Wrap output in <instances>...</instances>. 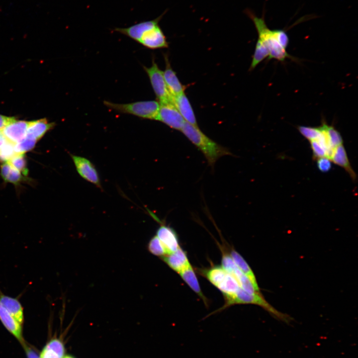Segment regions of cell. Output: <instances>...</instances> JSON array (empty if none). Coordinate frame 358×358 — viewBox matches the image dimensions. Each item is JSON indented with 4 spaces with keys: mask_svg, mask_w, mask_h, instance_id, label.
I'll list each match as a JSON object with an SVG mask.
<instances>
[{
    "mask_svg": "<svg viewBox=\"0 0 358 358\" xmlns=\"http://www.w3.org/2000/svg\"><path fill=\"white\" fill-rule=\"evenodd\" d=\"M222 256L221 259L222 267L229 273L232 275L237 266L235 264L230 255L221 249Z\"/></svg>",
    "mask_w": 358,
    "mask_h": 358,
    "instance_id": "30",
    "label": "cell"
},
{
    "mask_svg": "<svg viewBox=\"0 0 358 358\" xmlns=\"http://www.w3.org/2000/svg\"><path fill=\"white\" fill-rule=\"evenodd\" d=\"M326 136L331 147L335 149L336 147L343 144V139L340 133L333 126L326 123L322 124Z\"/></svg>",
    "mask_w": 358,
    "mask_h": 358,
    "instance_id": "22",
    "label": "cell"
},
{
    "mask_svg": "<svg viewBox=\"0 0 358 358\" xmlns=\"http://www.w3.org/2000/svg\"><path fill=\"white\" fill-rule=\"evenodd\" d=\"M163 14L153 20L143 21L126 28H115L114 31L126 35L144 47L156 49L167 48L168 43L159 23Z\"/></svg>",
    "mask_w": 358,
    "mask_h": 358,
    "instance_id": "1",
    "label": "cell"
},
{
    "mask_svg": "<svg viewBox=\"0 0 358 358\" xmlns=\"http://www.w3.org/2000/svg\"><path fill=\"white\" fill-rule=\"evenodd\" d=\"M156 120L160 121L170 127L181 130L185 120L173 103H160Z\"/></svg>",
    "mask_w": 358,
    "mask_h": 358,
    "instance_id": "8",
    "label": "cell"
},
{
    "mask_svg": "<svg viewBox=\"0 0 358 358\" xmlns=\"http://www.w3.org/2000/svg\"><path fill=\"white\" fill-rule=\"evenodd\" d=\"M0 302L13 318L22 325L24 321L23 308L18 299L6 295L0 289Z\"/></svg>",
    "mask_w": 358,
    "mask_h": 358,
    "instance_id": "14",
    "label": "cell"
},
{
    "mask_svg": "<svg viewBox=\"0 0 358 358\" xmlns=\"http://www.w3.org/2000/svg\"><path fill=\"white\" fill-rule=\"evenodd\" d=\"M298 129L301 135L309 141L316 139L322 132L320 126L319 127H312L299 126Z\"/></svg>",
    "mask_w": 358,
    "mask_h": 358,
    "instance_id": "28",
    "label": "cell"
},
{
    "mask_svg": "<svg viewBox=\"0 0 358 358\" xmlns=\"http://www.w3.org/2000/svg\"><path fill=\"white\" fill-rule=\"evenodd\" d=\"M164 58L166 66L163 72L164 77L170 93L175 97L184 92L185 87L180 83L176 73L173 70L168 55H164Z\"/></svg>",
    "mask_w": 358,
    "mask_h": 358,
    "instance_id": "11",
    "label": "cell"
},
{
    "mask_svg": "<svg viewBox=\"0 0 358 358\" xmlns=\"http://www.w3.org/2000/svg\"><path fill=\"white\" fill-rule=\"evenodd\" d=\"M0 320L8 331L20 341L22 342V325L13 318L0 302Z\"/></svg>",
    "mask_w": 358,
    "mask_h": 358,
    "instance_id": "18",
    "label": "cell"
},
{
    "mask_svg": "<svg viewBox=\"0 0 358 358\" xmlns=\"http://www.w3.org/2000/svg\"><path fill=\"white\" fill-rule=\"evenodd\" d=\"M167 249L168 254L176 251L180 246L178 236L171 227L161 224L157 231V235Z\"/></svg>",
    "mask_w": 358,
    "mask_h": 358,
    "instance_id": "12",
    "label": "cell"
},
{
    "mask_svg": "<svg viewBox=\"0 0 358 358\" xmlns=\"http://www.w3.org/2000/svg\"><path fill=\"white\" fill-rule=\"evenodd\" d=\"M14 117H9L0 114V130H2L6 125L15 121Z\"/></svg>",
    "mask_w": 358,
    "mask_h": 358,
    "instance_id": "33",
    "label": "cell"
},
{
    "mask_svg": "<svg viewBox=\"0 0 358 358\" xmlns=\"http://www.w3.org/2000/svg\"><path fill=\"white\" fill-rule=\"evenodd\" d=\"M182 280L207 305V301L202 292L194 270L190 265L179 273Z\"/></svg>",
    "mask_w": 358,
    "mask_h": 358,
    "instance_id": "19",
    "label": "cell"
},
{
    "mask_svg": "<svg viewBox=\"0 0 358 358\" xmlns=\"http://www.w3.org/2000/svg\"><path fill=\"white\" fill-rule=\"evenodd\" d=\"M317 165L319 170L323 173L329 172L332 167L331 160L327 157L317 159Z\"/></svg>",
    "mask_w": 358,
    "mask_h": 358,
    "instance_id": "32",
    "label": "cell"
},
{
    "mask_svg": "<svg viewBox=\"0 0 358 358\" xmlns=\"http://www.w3.org/2000/svg\"><path fill=\"white\" fill-rule=\"evenodd\" d=\"M28 124L29 121L15 120L1 130L6 139L15 144L25 138Z\"/></svg>",
    "mask_w": 358,
    "mask_h": 358,
    "instance_id": "10",
    "label": "cell"
},
{
    "mask_svg": "<svg viewBox=\"0 0 358 358\" xmlns=\"http://www.w3.org/2000/svg\"><path fill=\"white\" fill-rule=\"evenodd\" d=\"M25 351L28 358H39L37 354L30 348L26 347Z\"/></svg>",
    "mask_w": 358,
    "mask_h": 358,
    "instance_id": "35",
    "label": "cell"
},
{
    "mask_svg": "<svg viewBox=\"0 0 358 358\" xmlns=\"http://www.w3.org/2000/svg\"><path fill=\"white\" fill-rule=\"evenodd\" d=\"M174 104L185 121L198 126L193 110L184 92L174 97Z\"/></svg>",
    "mask_w": 358,
    "mask_h": 358,
    "instance_id": "15",
    "label": "cell"
},
{
    "mask_svg": "<svg viewBox=\"0 0 358 358\" xmlns=\"http://www.w3.org/2000/svg\"><path fill=\"white\" fill-rule=\"evenodd\" d=\"M37 140L26 135L22 140L14 144V149L16 154H24L32 150Z\"/></svg>",
    "mask_w": 358,
    "mask_h": 358,
    "instance_id": "26",
    "label": "cell"
},
{
    "mask_svg": "<svg viewBox=\"0 0 358 358\" xmlns=\"http://www.w3.org/2000/svg\"><path fill=\"white\" fill-rule=\"evenodd\" d=\"M8 163L14 168L19 171L23 175L26 176L28 173L27 162L24 154H15Z\"/></svg>",
    "mask_w": 358,
    "mask_h": 358,
    "instance_id": "25",
    "label": "cell"
},
{
    "mask_svg": "<svg viewBox=\"0 0 358 358\" xmlns=\"http://www.w3.org/2000/svg\"><path fill=\"white\" fill-rule=\"evenodd\" d=\"M162 258L170 268L178 273L191 265L186 252L180 247L176 251L167 255Z\"/></svg>",
    "mask_w": 358,
    "mask_h": 358,
    "instance_id": "13",
    "label": "cell"
},
{
    "mask_svg": "<svg viewBox=\"0 0 358 358\" xmlns=\"http://www.w3.org/2000/svg\"><path fill=\"white\" fill-rule=\"evenodd\" d=\"M147 74L158 101L161 103L174 104V97L170 93L166 85L163 72L160 69L154 58L152 65L147 68L143 66Z\"/></svg>",
    "mask_w": 358,
    "mask_h": 358,
    "instance_id": "7",
    "label": "cell"
},
{
    "mask_svg": "<svg viewBox=\"0 0 358 358\" xmlns=\"http://www.w3.org/2000/svg\"><path fill=\"white\" fill-rule=\"evenodd\" d=\"M250 16L258 31L257 41L264 45L268 50V59H274L283 62L287 58H290L286 50L289 43V38L286 32L280 29H270L267 26L264 17H258L251 13Z\"/></svg>",
    "mask_w": 358,
    "mask_h": 358,
    "instance_id": "2",
    "label": "cell"
},
{
    "mask_svg": "<svg viewBox=\"0 0 358 358\" xmlns=\"http://www.w3.org/2000/svg\"><path fill=\"white\" fill-rule=\"evenodd\" d=\"M103 103L108 108L117 112L151 120H156L160 107V103L157 100L139 101L123 104L104 100Z\"/></svg>",
    "mask_w": 358,
    "mask_h": 358,
    "instance_id": "5",
    "label": "cell"
},
{
    "mask_svg": "<svg viewBox=\"0 0 358 358\" xmlns=\"http://www.w3.org/2000/svg\"><path fill=\"white\" fill-rule=\"evenodd\" d=\"M45 349L55 353L60 358H62L65 354V348L63 343L59 339L51 340L45 346Z\"/></svg>",
    "mask_w": 358,
    "mask_h": 358,
    "instance_id": "29",
    "label": "cell"
},
{
    "mask_svg": "<svg viewBox=\"0 0 358 358\" xmlns=\"http://www.w3.org/2000/svg\"><path fill=\"white\" fill-rule=\"evenodd\" d=\"M62 358H75L71 355H66V356H64Z\"/></svg>",
    "mask_w": 358,
    "mask_h": 358,
    "instance_id": "37",
    "label": "cell"
},
{
    "mask_svg": "<svg viewBox=\"0 0 358 358\" xmlns=\"http://www.w3.org/2000/svg\"><path fill=\"white\" fill-rule=\"evenodd\" d=\"M203 274L223 293L224 298L233 296L240 287L236 278L222 267H211L204 270Z\"/></svg>",
    "mask_w": 358,
    "mask_h": 358,
    "instance_id": "6",
    "label": "cell"
},
{
    "mask_svg": "<svg viewBox=\"0 0 358 358\" xmlns=\"http://www.w3.org/2000/svg\"><path fill=\"white\" fill-rule=\"evenodd\" d=\"M71 156L79 174L84 179L101 188L98 173L91 162L85 157L74 155Z\"/></svg>",
    "mask_w": 358,
    "mask_h": 358,
    "instance_id": "9",
    "label": "cell"
},
{
    "mask_svg": "<svg viewBox=\"0 0 358 358\" xmlns=\"http://www.w3.org/2000/svg\"><path fill=\"white\" fill-rule=\"evenodd\" d=\"M55 126V123L49 122L46 118L29 121L26 136L38 141Z\"/></svg>",
    "mask_w": 358,
    "mask_h": 358,
    "instance_id": "16",
    "label": "cell"
},
{
    "mask_svg": "<svg viewBox=\"0 0 358 358\" xmlns=\"http://www.w3.org/2000/svg\"><path fill=\"white\" fill-rule=\"evenodd\" d=\"M268 56L269 52L267 47L262 43L257 42L250 70L254 69L259 64Z\"/></svg>",
    "mask_w": 358,
    "mask_h": 358,
    "instance_id": "23",
    "label": "cell"
},
{
    "mask_svg": "<svg viewBox=\"0 0 358 358\" xmlns=\"http://www.w3.org/2000/svg\"><path fill=\"white\" fill-rule=\"evenodd\" d=\"M230 255L238 268L249 278L256 289L259 291L255 275L244 259L233 248L230 250Z\"/></svg>",
    "mask_w": 358,
    "mask_h": 358,
    "instance_id": "20",
    "label": "cell"
},
{
    "mask_svg": "<svg viewBox=\"0 0 358 358\" xmlns=\"http://www.w3.org/2000/svg\"><path fill=\"white\" fill-rule=\"evenodd\" d=\"M6 141L7 139L3 134L2 130H0V147L3 145Z\"/></svg>",
    "mask_w": 358,
    "mask_h": 358,
    "instance_id": "36",
    "label": "cell"
},
{
    "mask_svg": "<svg viewBox=\"0 0 358 358\" xmlns=\"http://www.w3.org/2000/svg\"><path fill=\"white\" fill-rule=\"evenodd\" d=\"M40 358H60L53 351L45 348L41 353Z\"/></svg>",
    "mask_w": 358,
    "mask_h": 358,
    "instance_id": "34",
    "label": "cell"
},
{
    "mask_svg": "<svg viewBox=\"0 0 358 358\" xmlns=\"http://www.w3.org/2000/svg\"><path fill=\"white\" fill-rule=\"evenodd\" d=\"M14 146L13 143L7 140L0 147V162L6 163L15 155Z\"/></svg>",
    "mask_w": 358,
    "mask_h": 358,
    "instance_id": "27",
    "label": "cell"
},
{
    "mask_svg": "<svg viewBox=\"0 0 358 358\" xmlns=\"http://www.w3.org/2000/svg\"><path fill=\"white\" fill-rule=\"evenodd\" d=\"M0 174L5 182L17 185L24 178L20 172L12 167L8 163H3L0 166Z\"/></svg>",
    "mask_w": 358,
    "mask_h": 358,
    "instance_id": "21",
    "label": "cell"
},
{
    "mask_svg": "<svg viewBox=\"0 0 358 358\" xmlns=\"http://www.w3.org/2000/svg\"><path fill=\"white\" fill-rule=\"evenodd\" d=\"M180 131L203 153L212 168L220 158L232 155L227 148L209 138L198 126L185 121Z\"/></svg>",
    "mask_w": 358,
    "mask_h": 358,
    "instance_id": "3",
    "label": "cell"
},
{
    "mask_svg": "<svg viewBox=\"0 0 358 358\" xmlns=\"http://www.w3.org/2000/svg\"><path fill=\"white\" fill-rule=\"evenodd\" d=\"M330 160L335 164L343 168L349 174L353 180L356 179V174L351 166L346 151L343 144L338 146L334 149Z\"/></svg>",
    "mask_w": 358,
    "mask_h": 358,
    "instance_id": "17",
    "label": "cell"
},
{
    "mask_svg": "<svg viewBox=\"0 0 358 358\" xmlns=\"http://www.w3.org/2000/svg\"><path fill=\"white\" fill-rule=\"evenodd\" d=\"M148 249L153 255L162 258L168 254L167 249L157 236H154L150 240Z\"/></svg>",
    "mask_w": 358,
    "mask_h": 358,
    "instance_id": "24",
    "label": "cell"
},
{
    "mask_svg": "<svg viewBox=\"0 0 358 358\" xmlns=\"http://www.w3.org/2000/svg\"><path fill=\"white\" fill-rule=\"evenodd\" d=\"M225 300L224 305L216 312L222 310L234 304H252L261 306L269 312L274 318L285 323H289L292 319L288 315L281 313L274 309L267 302L259 292L250 294L240 287L234 295L226 298Z\"/></svg>",
    "mask_w": 358,
    "mask_h": 358,
    "instance_id": "4",
    "label": "cell"
},
{
    "mask_svg": "<svg viewBox=\"0 0 358 358\" xmlns=\"http://www.w3.org/2000/svg\"><path fill=\"white\" fill-rule=\"evenodd\" d=\"M310 143L315 159L327 157L325 149L316 140L310 141Z\"/></svg>",
    "mask_w": 358,
    "mask_h": 358,
    "instance_id": "31",
    "label": "cell"
}]
</instances>
